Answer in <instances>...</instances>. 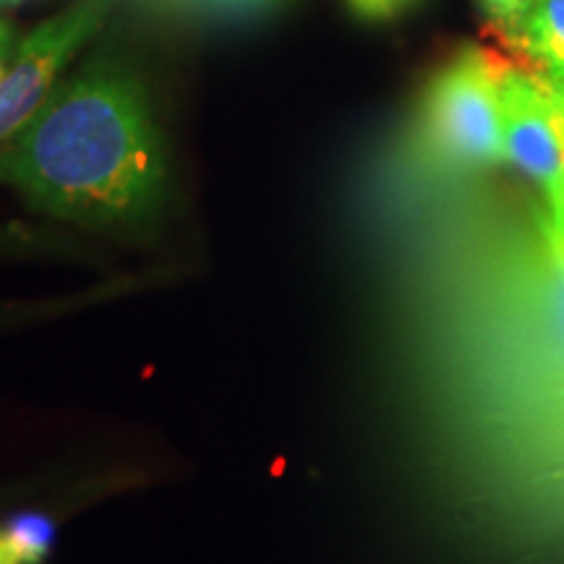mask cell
<instances>
[{"mask_svg": "<svg viewBox=\"0 0 564 564\" xmlns=\"http://www.w3.org/2000/svg\"><path fill=\"white\" fill-rule=\"evenodd\" d=\"M0 183L30 207L82 228L150 223L167 194V154L137 70L100 58L55 84L0 144Z\"/></svg>", "mask_w": 564, "mask_h": 564, "instance_id": "1", "label": "cell"}, {"mask_svg": "<svg viewBox=\"0 0 564 564\" xmlns=\"http://www.w3.org/2000/svg\"><path fill=\"white\" fill-rule=\"evenodd\" d=\"M507 61L481 45H465L436 70L423 97V133L436 158L460 167L507 162L502 76Z\"/></svg>", "mask_w": 564, "mask_h": 564, "instance_id": "2", "label": "cell"}, {"mask_svg": "<svg viewBox=\"0 0 564 564\" xmlns=\"http://www.w3.org/2000/svg\"><path fill=\"white\" fill-rule=\"evenodd\" d=\"M110 6L112 0H74L19 42L0 79V144L51 97L63 68L105 24Z\"/></svg>", "mask_w": 564, "mask_h": 564, "instance_id": "3", "label": "cell"}, {"mask_svg": "<svg viewBox=\"0 0 564 564\" xmlns=\"http://www.w3.org/2000/svg\"><path fill=\"white\" fill-rule=\"evenodd\" d=\"M502 133L507 162L539 183L552 204L564 186V108L535 70L507 63Z\"/></svg>", "mask_w": 564, "mask_h": 564, "instance_id": "4", "label": "cell"}, {"mask_svg": "<svg viewBox=\"0 0 564 564\" xmlns=\"http://www.w3.org/2000/svg\"><path fill=\"white\" fill-rule=\"evenodd\" d=\"M507 40L535 66V74L564 70V0H533Z\"/></svg>", "mask_w": 564, "mask_h": 564, "instance_id": "5", "label": "cell"}, {"mask_svg": "<svg viewBox=\"0 0 564 564\" xmlns=\"http://www.w3.org/2000/svg\"><path fill=\"white\" fill-rule=\"evenodd\" d=\"M55 528L42 514H19L0 531V549L11 564H40L51 552Z\"/></svg>", "mask_w": 564, "mask_h": 564, "instance_id": "6", "label": "cell"}, {"mask_svg": "<svg viewBox=\"0 0 564 564\" xmlns=\"http://www.w3.org/2000/svg\"><path fill=\"white\" fill-rule=\"evenodd\" d=\"M531 3L533 0H478V9L484 11V17L489 19L497 30L505 32V37H510L514 26H518L520 17H523Z\"/></svg>", "mask_w": 564, "mask_h": 564, "instance_id": "7", "label": "cell"}, {"mask_svg": "<svg viewBox=\"0 0 564 564\" xmlns=\"http://www.w3.org/2000/svg\"><path fill=\"white\" fill-rule=\"evenodd\" d=\"M411 3L413 0H348V6L358 13V17L371 19V21L398 17V13Z\"/></svg>", "mask_w": 564, "mask_h": 564, "instance_id": "8", "label": "cell"}, {"mask_svg": "<svg viewBox=\"0 0 564 564\" xmlns=\"http://www.w3.org/2000/svg\"><path fill=\"white\" fill-rule=\"evenodd\" d=\"M13 3H21V0H0V6H13ZM183 3H192V6H196V9L246 13V11L267 9V6L278 3V0H183Z\"/></svg>", "mask_w": 564, "mask_h": 564, "instance_id": "9", "label": "cell"}, {"mask_svg": "<svg viewBox=\"0 0 564 564\" xmlns=\"http://www.w3.org/2000/svg\"><path fill=\"white\" fill-rule=\"evenodd\" d=\"M13 40H17V32H13V26L6 19H0V79L6 76V68H9L13 53H17V45H13Z\"/></svg>", "mask_w": 564, "mask_h": 564, "instance_id": "10", "label": "cell"}, {"mask_svg": "<svg viewBox=\"0 0 564 564\" xmlns=\"http://www.w3.org/2000/svg\"><path fill=\"white\" fill-rule=\"evenodd\" d=\"M549 212H552V217H549V228L560 241L564 243V186L562 192L556 194V199L549 204Z\"/></svg>", "mask_w": 564, "mask_h": 564, "instance_id": "11", "label": "cell"}, {"mask_svg": "<svg viewBox=\"0 0 564 564\" xmlns=\"http://www.w3.org/2000/svg\"><path fill=\"white\" fill-rule=\"evenodd\" d=\"M541 76V74H539ZM541 79L546 82V87L552 89V95L560 100V105L564 108V70L562 74H549V76H541Z\"/></svg>", "mask_w": 564, "mask_h": 564, "instance_id": "12", "label": "cell"}, {"mask_svg": "<svg viewBox=\"0 0 564 564\" xmlns=\"http://www.w3.org/2000/svg\"><path fill=\"white\" fill-rule=\"evenodd\" d=\"M0 564H11L9 560H6V554H3V549H0Z\"/></svg>", "mask_w": 564, "mask_h": 564, "instance_id": "13", "label": "cell"}]
</instances>
